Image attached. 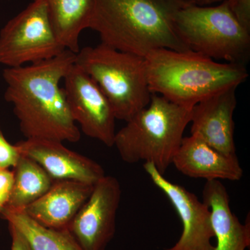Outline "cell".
<instances>
[{
    "label": "cell",
    "mask_w": 250,
    "mask_h": 250,
    "mask_svg": "<svg viewBox=\"0 0 250 250\" xmlns=\"http://www.w3.org/2000/svg\"><path fill=\"white\" fill-rule=\"evenodd\" d=\"M76 54L65 49L54 58L18 67H6L4 99L12 104L26 139L78 142L81 133L60 85Z\"/></svg>",
    "instance_id": "1"
},
{
    "label": "cell",
    "mask_w": 250,
    "mask_h": 250,
    "mask_svg": "<svg viewBox=\"0 0 250 250\" xmlns=\"http://www.w3.org/2000/svg\"><path fill=\"white\" fill-rule=\"evenodd\" d=\"M184 0H94L88 29L113 48L146 57L152 51H188L174 29Z\"/></svg>",
    "instance_id": "2"
},
{
    "label": "cell",
    "mask_w": 250,
    "mask_h": 250,
    "mask_svg": "<svg viewBox=\"0 0 250 250\" xmlns=\"http://www.w3.org/2000/svg\"><path fill=\"white\" fill-rule=\"evenodd\" d=\"M145 60L151 93L186 107L238 88L249 77L246 65L215 62L190 50L156 49Z\"/></svg>",
    "instance_id": "3"
},
{
    "label": "cell",
    "mask_w": 250,
    "mask_h": 250,
    "mask_svg": "<svg viewBox=\"0 0 250 250\" xmlns=\"http://www.w3.org/2000/svg\"><path fill=\"white\" fill-rule=\"evenodd\" d=\"M191 110L152 93L149 104L116 132L113 146L124 162L151 163L164 175L180 147Z\"/></svg>",
    "instance_id": "4"
},
{
    "label": "cell",
    "mask_w": 250,
    "mask_h": 250,
    "mask_svg": "<svg viewBox=\"0 0 250 250\" xmlns=\"http://www.w3.org/2000/svg\"><path fill=\"white\" fill-rule=\"evenodd\" d=\"M75 63L96 82L111 103L116 119L127 122L150 103L144 57L101 42L80 49Z\"/></svg>",
    "instance_id": "5"
},
{
    "label": "cell",
    "mask_w": 250,
    "mask_h": 250,
    "mask_svg": "<svg viewBox=\"0 0 250 250\" xmlns=\"http://www.w3.org/2000/svg\"><path fill=\"white\" fill-rule=\"evenodd\" d=\"M174 29L189 50L212 59L246 65L250 32L238 22L224 0L215 6L188 4L174 16Z\"/></svg>",
    "instance_id": "6"
},
{
    "label": "cell",
    "mask_w": 250,
    "mask_h": 250,
    "mask_svg": "<svg viewBox=\"0 0 250 250\" xmlns=\"http://www.w3.org/2000/svg\"><path fill=\"white\" fill-rule=\"evenodd\" d=\"M65 49L60 43L43 1L34 0L0 31V64L24 66L54 58Z\"/></svg>",
    "instance_id": "7"
},
{
    "label": "cell",
    "mask_w": 250,
    "mask_h": 250,
    "mask_svg": "<svg viewBox=\"0 0 250 250\" xmlns=\"http://www.w3.org/2000/svg\"><path fill=\"white\" fill-rule=\"evenodd\" d=\"M63 80L74 121L80 125L81 129L88 137L113 147L116 134V115L96 82L75 63Z\"/></svg>",
    "instance_id": "8"
},
{
    "label": "cell",
    "mask_w": 250,
    "mask_h": 250,
    "mask_svg": "<svg viewBox=\"0 0 250 250\" xmlns=\"http://www.w3.org/2000/svg\"><path fill=\"white\" fill-rule=\"evenodd\" d=\"M121 198V184L116 177L105 175L93 186L67 228L83 250H105L114 236Z\"/></svg>",
    "instance_id": "9"
},
{
    "label": "cell",
    "mask_w": 250,
    "mask_h": 250,
    "mask_svg": "<svg viewBox=\"0 0 250 250\" xmlns=\"http://www.w3.org/2000/svg\"><path fill=\"white\" fill-rule=\"evenodd\" d=\"M143 167L173 205L183 226L179 241L167 250H215L211 243L215 234L209 208L195 194L167 180L151 163H144Z\"/></svg>",
    "instance_id": "10"
},
{
    "label": "cell",
    "mask_w": 250,
    "mask_h": 250,
    "mask_svg": "<svg viewBox=\"0 0 250 250\" xmlns=\"http://www.w3.org/2000/svg\"><path fill=\"white\" fill-rule=\"evenodd\" d=\"M17 145L20 153L36 161L55 181H75L95 185L105 176L103 166L70 150L62 141L26 139Z\"/></svg>",
    "instance_id": "11"
},
{
    "label": "cell",
    "mask_w": 250,
    "mask_h": 250,
    "mask_svg": "<svg viewBox=\"0 0 250 250\" xmlns=\"http://www.w3.org/2000/svg\"><path fill=\"white\" fill-rule=\"evenodd\" d=\"M237 87L228 88L194 105L191 110V136L226 155H236L234 122Z\"/></svg>",
    "instance_id": "12"
},
{
    "label": "cell",
    "mask_w": 250,
    "mask_h": 250,
    "mask_svg": "<svg viewBox=\"0 0 250 250\" xmlns=\"http://www.w3.org/2000/svg\"><path fill=\"white\" fill-rule=\"evenodd\" d=\"M172 164L190 178L238 181L243 175L236 155H226L191 135L183 138Z\"/></svg>",
    "instance_id": "13"
},
{
    "label": "cell",
    "mask_w": 250,
    "mask_h": 250,
    "mask_svg": "<svg viewBox=\"0 0 250 250\" xmlns=\"http://www.w3.org/2000/svg\"><path fill=\"white\" fill-rule=\"evenodd\" d=\"M94 185L75 181H55L48 190L22 210L46 228L67 229Z\"/></svg>",
    "instance_id": "14"
},
{
    "label": "cell",
    "mask_w": 250,
    "mask_h": 250,
    "mask_svg": "<svg viewBox=\"0 0 250 250\" xmlns=\"http://www.w3.org/2000/svg\"><path fill=\"white\" fill-rule=\"evenodd\" d=\"M203 202L209 208L217 239L215 250H246L250 245V221L241 223L231 211L226 188L219 180L207 181Z\"/></svg>",
    "instance_id": "15"
},
{
    "label": "cell",
    "mask_w": 250,
    "mask_h": 250,
    "mask_svg": "<svg viewBox=\"0 0 250 250\" xmlns=\"http://www.w3.org/2000/svg\"><path fill=\"white\" fill-rule=\"evenodd\" d=\"M45 3L56 36L64 48L77 54L82 31L88 29L94 0H40Z\"/></svg>",
    "instance_id": "16"
},
{
    "label": "cell",
    "mask_w": 250,
    "mask_h": 250,
    "mask_svg": "<svg viewBox=\"0 0 250 250\" xmlns=\"http://www.w3.org/2000/svg\"><path fill=\"white\" fill-rule=\"evenodd\" d=\"M0 216L22 233L31 250H83L68 229L46 228L22 210L4 208Z\"/></svg>",
    "instance_id": "17"
},
{
    "label": "cell",
    "mask_w": 250,
    "mask_h": 250,
    "mask_svg": "<svg viewBox=\"0 0 250 250\" xmlns=\"http://www.w3.org/2000/svg\"><path fill=\"white\" fill-rule=\"evenodd\" d=\"M14 185L7 205L4 208L24 210L42 197L54 181L36 161L21 154L14 166Z\"/></svg>",
    "instance_id": "18"
},
{
    "label": "cell",
    "mask_w": 250,
    "mask_h": 250,
    "mask_svg": "<svg viewBox=\"0 0 250 250\" xmlns=\"http://www.w3.org/2000/svg\"><path fill=\"white\" fill-rule=\"evenodd\" d=\"M21 156L17 145L11 144L0 127V169L14 167Z\"/></svg>",
    "instance_id": "19"
},
{
    "label": "cell",
    "mask_w": 250,
    "mask_h": 250,
    "mask_svg": "<svg viewBox=\"0 0 250 250\" xmlns=\"http://www.w3.org/2000/svg\"><path fill=\"white\" fill-rule=\"evenodd\" d=\"M229 6L238 22L250 32V0H228Z\"/></svg>",
    "instance_id": "20"
},
{
    "label": "cell",
    "mask_w": 250,
    "mask_h": 250,
    "mask_svg": "<svg viewBox=\"0 0 250 250\" xmlns=\"http://www.w3.org/2000/svg\"><path fill=\"white\" fill-rule=\"evenodd\" d=\"M14 173L9 169H0V213L7 205L12 192Z\"/></svg>",
    "instance_id": "21"
},
{
    "label": "cell",
    "mask_w": 250,
    "mask_h": 250,
    "mask_svg": "<svg viewBox=\"0 0 250 250\" xmlns=\"http://www.w3.org/2000/svg\"><path fill=\"white\" fill-rule=\"evenodd\" d=\"M10 233L12 238L11 250H31L29 243L22 233L15 228L14 225L9 224Z\"/></svg>",
    "instance_id": "22"
},
{
    "label": "cell",
    "mask_w": 250,
    "mask_h": 250,
    "mask_svg": "<svg viewBox=\"0 0 250 250\" xmlns=\"http://www.w3.org/2000/svg\"><path fill=\"white\" fill-rule=\"evenodd\" d=\"M188 4L195 6H205L215 3L222 2L224 0H184Z\"/></svg>",
    "instance_id": "23"
}]
</instances>
